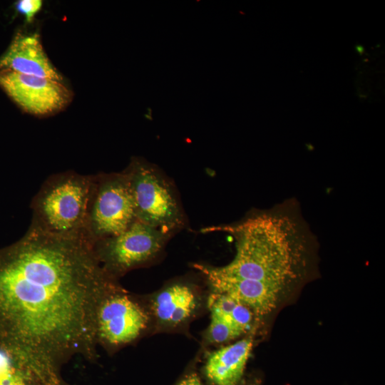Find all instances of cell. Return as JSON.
Wrapping results in <instances>:
<instances>
[{
  "mask_svg": "<svg viewBox=\"0 0 385 385\" xmlns=\"http://www.w3.org/2000/svg\"><path fill=\"white\" fill-rule=\"evenodd\" d=\"M117 286L86 239L31 222L0 248V347L38 385H61L63 362L95 357L98 309Z\"/></svg>",
  "mask_w": 385,
  "mask_h": 385,
  "instance_id": "cell-1",
  "label": "cell"
},
{
  "mask_svg": "<svg viewBox=\"0 0 385 385\" xmlns=\"http://www.w3.org/2000/svg\"><path fill=\"white\" fill-rule=\"evenodd\" d=\"M93 182V175L73 171L51 175L31 202V222L53 235L86 239Z\"/></svg>",
  "mask_w": 385,
  "mask_h": 385,
  "instance_id": "cell-2",
  "label": "cell"
},
{
  "mask_svg": "<svg viewBox=\"0 0 385 385\" xmlns=\"http://www.w3.org/2000/svg\"><path fill=\"white\" fill-rule=\"evenodd\" d=\"M123 171L136 220L171 235L185 226V215L175 188L157 168L133 158Z\"/></svg>",
  "mask_w": 385,
  "mask_h": 385,
  "instance_id": "cell-3",
  "label": "cell"
},
{
  "mask_svg": "<svg viewBox=\"0 0 385 385\" xmlns=\"http://www.w3.org/2000/svg\"><path fill=\"white\" fill-rule=\"evenodd\" d=\"M135 220L130 188L124 171L93 175L86 227L87 241L92 245L117 235Z\"/></svg>",
  "mask_w": 385,
  "mask_h": 385,
  "instance_id": "cell-4",
  "label": "cell"
},
{
  "mask_svg": "<svg viewBox=\"0 0 385 385\" xmlns=\"http://www.w3.org/2000/svg\"><path fill=\"white\" fill-rule=\"evenodd\" d=\"M170 237L135 220L123 232L97 240L92 247L103 269L117 279L153 259Z\"/></svg>",
  "mask_w": 385,
  "mask_h": 385,
  "instance_id": "cell-5",
  "label": "cell"
},
{
  "mask_svg": "<svg viewBox=\"0 0 385 385\" xmlns=\"http://www.w3.org/2000/svg\"><path fill=\"white\" fill-rule=\"evenodd\" d=\"M145 309L118 285L102 299L97 313L98 344L116 348L133 342L147 327Z\"/></svg>",
  "mask_w": 385,
  "mask_h": 385,
  "instance_id": "cell-6",
  "label": "cell"
},
{
  "mask_svg": "<svg viewBox=\"0 0 385 385\" xmlns=\"http://www.w3.org/2000/svg\"><path fill=\"white\" fill-rule=\"evenodd\" d=\"M0 87L21 109L37 116L61 111L72 96L61 81L11 71H0Z\"/></svg>",
  "mask_w": 385,
  "mask_h": 385,
  "instance_id": "cell-7",
  "label": "cell"
},
{
  "mask_svg": "<svg viewBox=\"0 0 385 385\" xmlns=\"http://www.w3.org/2000/svg\"><path fill=\"white\" fill-rule=\"evenodd\" d=\"M206 278L212 292L229 296L250 308L254 314L270 313L285 287L260 281L237 278L218 272L215 267L194 265Z\"/></svg>",
  "mask_w": 385,
  "mask_h": 385,
  "instance_id": "cell-8",
  "label": "cell"
},
{
  "mask_svg": "<svg viewBox=\"0 0 385 385\" xmlns=\"http://www.w3.org/2000/svg\"><path fill=\"white\" fill-rule=\"evenodd\" d=\"M0 71L45 77L63 82V77L52 64L36 33L19 32L0 56Z\"/></svg>",
  "mask_w": 385,
  "mask_h": 385,
  "instance_id": "cell-9",
  "label": "cell"
},
{
  "mask_svg": "<svg viewBox=\"0 0 385 385\" xmlns=\"http://www.w3.org/2000/svg\"><path fill=\"white\" fill-rule=\"evenodd\" d=\"M252 348L251 338H244L212 352L205 371L215 385H237Z\"/></svg>",
  "mask_w": 385,
  "mask_h": 385,
  "instance_id": "cell-10",
  "label": "cell"
},
{
  "mask_svg": "<svg viewBox=\"0 0 385 385\" xmlns=\"http://www.w3.org/2000/svg\"><path fill=\"white\" fill-rule=\"evenodd\" d=\"M197 298L189 285L175 283L159 292L153 301L154 315L159 323L175 326L190 318L197 307Z\"/></svg>",
  "mask_w": 385,
  "mask_h": 385,
  "instance_id": "cell-11",
  "label": "cell"
},
{
  "mask_svg": "<svg viewBox=\"0 0 385 385\" xmlns=\"http://www.w3.org/2000/svg\"><path fill=\"white\" fill-rule=\"evenodd\" d=\"M208 307L211 314L225 319L242 333L250 327L254 314L252 310L229 296L212 292Z\"/></svg>",
  "mask_w": 385,
  "mask_h": 385,
  "instance_id": "cell-12",
  "label": "cell"
},
{
  "mask_svg": "<svg viewBox=\"0 0 385 385\" xmlns=\"http://www.w3.org/2000/svg\"><path fill=\"white\" fill-rule=\"evenodd\" d=\"M0 385H38L31 374L0 347Z\"/></svg>",
  "mask_w": 385,
  "mask_h": 385,
  "instance_id": "cell-13",
  "label": "cell"
},
{
  "mask_svg": "<svg viewBox=\"0 0 385 385\" xmlns=\"http://www.w3.org/2000/svg\"><path fill=\"white\" fill-rule=\"evenodd\" d=\"M243 333L225 319L211 314L210 323L207 332V338L215 344L230 342Z\"/></svg>",
  "mask_w": 385,
  "mask_h": 385,
  "instance_id": "cell-14",
  "label": "cell"
},
{
  "mask_svg": "<svg viewBox=\"0 0 385 385\" xmlns=\"http://www.w3.org/2000/svg\"><path fill=\"white\" fill-rule=\"evenodd\" d=\"M43 2L41 0H19L15 4V9L23 15L27 23H31L41 10Z\"/></svg>",
  "mask_w": 385,
  "mask_h": 385,
  "instance_id": "cell-15",
  "label": "cell"
},
{
  "mask_svg": "<svg viewBox=\"0 0 385 385\" xmlns=\"http://www.w3.org/2000/svg\"><path fill=\"white\" fill-rule=\"evenodd\" d=\"M178 385H202V384L195 374H191L186 376Z\"/></svg>",
  "mask_w": 385,
  "mask_h": 385,
  "instance_id": "cell-16",
  "label": "cell"
},
{
  "mask_svg": "<svg viewBox=\"0 0 385 385\" xmlns=\"http://www.w3.org/2000/svg\"><path fill=\"white\" fill-rule=\"evenodd\" d=\"M148 110L149 111H148L149 113L151 114V111H152L151 109H150L149 108H148Z\"/></svg>",
  "mask_w": 385,
  "mask_h": 385,
  "instance_id": "cell-17",
  "label": "cell"
}]
</instances>
